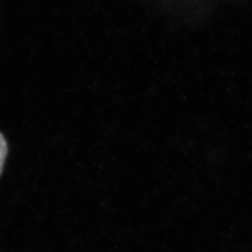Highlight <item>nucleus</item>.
I'll return each mask as SVG.
<instances>
[{"label":"nucleus","instance_id":"1","mask_svg":"<svg viewBox=\"0 0 252 252\" xmlns=\"http://www.w3.org/2000/svg\"><path fill=\"white\" fill-rule=\"evenodd\" d=\"M7 155V143L4 136L0 133V176L2 175L5 160Z\"/></svg>","mask_w":252,"mask_h":252}]
</instances>
